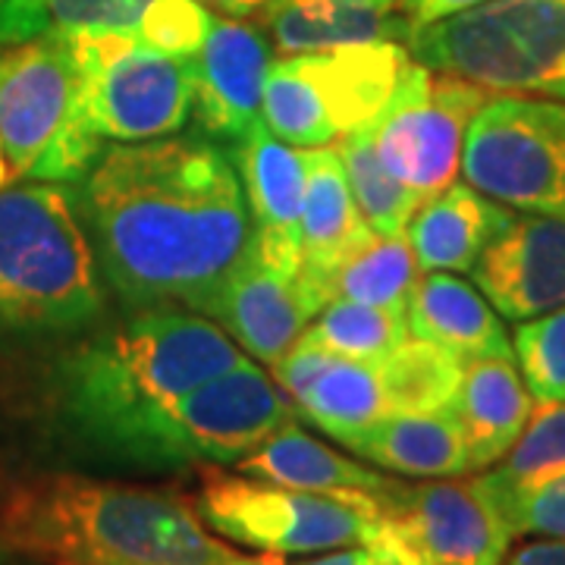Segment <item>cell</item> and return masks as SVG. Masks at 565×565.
<instances>
[{
    "instance_id": "1",
    "label": "cell",
    "mask_w": 565,
    "mask_h": 565,
    "mask_svg": "<svg viewBox=\"0 0 565 565\" xmlns=\"http://www.w3.org/2000/svg\"><path fill=\"white\" fill-rule=\"evenodd\" d=\"M79 195L104 282L129 308L207 315L252 252L239 170L202 136L104 148Z\"/></svg>"
},
{
    "instance_id": "2",
    "label": "cell",
    "mask_w": 565,
    "mask_h": 565,
    "mask_svg": "<svg viewBox=\"0 0 565 565\" xmlns=\"http://www.w3.org/2000/svg\"><path fill=\"white\" fill-rule=\"evenodd\" d=\"M226 330L192 311L151 308L63 352L44 377L41 437L73 462L117 471L182 468L170 412L180 396L243 364Z\"/></svg>"
},
{
    "instance_id": "3",
    "label": "cell",
    "mask_w": 565,
    "mask_h": 565,
    "mask_svg": "<svg viewBox=\"0 0 565 565\" xmlns=\"http://www.w3.org/2000/svg\"><path fill=\"white\" fill-rule=\"evenodd\" d=\"M0 546L41 565H217L230 553L180 497L73 471L0 493Z\"/></svg>"
},
{
    "instance_id": "4",
    "label": "cell",
    "mask_w": 565,
    "mask_h": 565,
    "mask_svg": "<svg viewBox=\"0 0 565 565\" xmlns=\"http://www.w3.org/2000/svg\"><path fill=\"white\" fill-rule=\"evenodd\" d=\"M102 308L79 185L29 180L0 189V345L73 333Z\"/></svg>"
},
{
    "instance_id": "5",
    "label": "cell",
    "mask_w": 565,
    "mask_h": 565,
    "mask_svg": "<svg viewBox=\"0 0 565 565\" xmlns=\"http://www.w3.org/2000/svg\"><path fill=\"white\" fill-rule=\"evenodd\" d=\"M405 47L487 92L565 102V0H490L415 29Z\"/></svg>"
},
{
    "instance_id": "6",
    "label": "cell",
    "mask_w": 565,
    "mask_h": 565,
    "mask_svg": "<svg viewBox=\"0 0 565 565\" xmlns=\"http://www.w3.org/2000/svg\"><path fill=\"white\" fill-rule=\"evenodd\" d=\"M408 61L403 41L282 57L267 70L264 126L292 148L345 139L381 117Z\"/></svg>"
},
{
    "instance_id": "7",
    "label": "cell",
    "mask_w": 565,
    "mask_h": 565,
    "mask_svg": "<svg viewBox=\"0 0 565 565\" xmlns=\"http://www.w3.org/2000/svg\"><path fill=\"white\" fill-rule=\"evenodd\" d=\"M195 515L221 537L274 556L323 553L377 541V497L367 503L204 468Z\"/></svg>"
},
{
    "instance_id": "8",
    "label": "cell",
    "mask_w": 565,
    "mask_h": 565,
    "mask_svg": "<svg viewBox=\"0 0 565 565\" xmlns=\"http://www.w3.org/2000/svg\"><path fill=\"white\" fill-rule=\"evenodd\" d=\"M468 185L522 214H565V102L487 95L465 129Z\"/></svg>"
},
{
    "instance_id": "9",
    "label": "cell",
    "mask_w": 565,
    "mask_h": 565,
    "mask_svg": "<svg viewBox=\"0 0 565 565\" xmlns=\"http://www.w3.org/2000/svg\"><path fill=\"white\" fill-rule=\"evenodd\" d=\"M79 63L76 110L104 141H151L192 117V63L141 44L136 35L66 39Z\"/></svg>"
},
{
    "instance_id": "10",
    "label": "cell",
    "mask_w": 565,
    "mask_h": 565,
    "mask_svg": "<svg viewBox=\"0 0 565 565\" xmlns=\"http://www.w3.org/2000/svg\"><path fill=\"white\" fill-rule=\"evenodd\" d=\"M377 519L374 546L399 565H503L515 537L481 478L393 481L377 493Z\"/></svg>"
},
{
    "instance_id": "11",
    "label": "cell",
    "mask_w": 565,
    "mask_h": 565,
    "mask_svg": "<svg viewBox=\"0 0 565 565\" xmlns=\"http://www.w3.org/2000/svg\"><path fill=\"white\" fill-rule=\"evenodd\" d=\"M484 102L487 88L412 57L381 117L364 129L386 170L427 202L459 177L465 129Z\"/></svg>"
},
{
    "instance_id": "12",
    "label": "cell",
    "mask_w": 565,
    "mask_h": 565,
    "mask_svg": "<svg viewBox=\"0 0 565 565\" xmlns=\"http://www.w3.org/2000/svg\"><path fill=\"white\" fill-rule=\"evenodd\" d=\"M289 422L292 403L248 359L189 390L170 412L182 468L236 465Z\"/></svg>"
},
{
    "instance_id": "13",
    "label": "cell",
    "mask_w": 565,
    "mask_h": 565,
    "mask_svg": "<svg viewBox=\"0 0 565 565\" xmlns=\"http://www.w3.org/2000/svg\"><path fill=\"white\" fill-rule=\"evenodd\" d=\"M79 98V63L66 39L0 51V158L10 180H29L61 139Z\"/></svg>"
},
{
    "instance_id": "14",
    "label": "cell",
    "mask_w": 565,
    "mask_h": 565,
    "mask_svg": "<svg viewBox=\"0 0 565 565\" xmlns=\"http://www.w3.org/2000/svg\"><path fill=\"white\" fill-rule=\"evenodd\" d=\"M192 63V117L207 139L239 145L262 126V98L270 44L262 29L214 20Z\"/></svg>"
},
{
    "instance_id": "15",
    "label": "cell",
    "mask_w": 565,
    "mask_h": 565,
    "mask_svg": "<svg viewBox=\"0 0 565 565\" xmlns=\"http://www.w3.org/2000/svg\"><path fill=\"white\" fill-rule=\"evenodd\" d=\"M471 280L509 321L565 305V214H522L487 245Z\"/></svg>"
},
{
    "instance_id": "16",
    "label": "cell",
    "mask_w": 565,
    "mask_h": 565,
    "mask_svg": "<svg viewBox=\"0 0 565 565\" xmlns=\"http://www.w3.org/2000/svg\"><path fill=\"white\" fill-rule=\"evenodd\" d=\"M230 151L243 173L252 258L280 277H296L302 270L305 151L277 139L264 122Z\"/></svg>"
},
{
    "instance_id": "17",
    "label": "cell",
    "mask_w": 565,
    "mask_h": 565,
    "mask_svg": "<svg viewBox=\"0 0 565 565\" xmlns=\"http://www.w3.org/2000/svg\"><path fill=\"white\" fill-rule=\"evenodd\" d=\"M270 367L292 408L340 444L390 415L377 364L337 355L305 333Z\"/></svg>"
},
{
    "instance_id": "18",
    "label": "cell",
    "mask_w": 565,
    "mask_h": 565,
    "mask_svg": "<svg viewBox=\"0 0 565 565\" xmlns=\"http://www.w3.org/2000/svg\"><path fill=\"white\" fill-rule=\"evenodd\" d=\"M374 236L352 199L340 151L330 145L305 148L302 270L296 274V286L311 315L327 305V277Z\"/></svg>"
},
{
    "instance_id": "19",
    "label": "cell",
    "mask_w": 565,
    "mask_h": 565,
    "mask_svg": "<svg viewBox=\"0 0 565 565\" xmlns=\"http://www.w3.org/2000/svg\"><path fill=\"white\" fill-rule=\"evenodd\" d=\"M207 315L217 318L223 330L264 364L277 362L315 318L296 286V277L274 274L258 258H252V252L223 282L221 296Z\"/></svg>"
},
{
    "instance_id": "20",
    "label": "cell",
    "mask_w": 565,
    "mask_h": 565,
    "mask_svg": "<svg viewBox=\"0 0 565 565\" xmlns=\"http://www.w3.org/2000/svg\"><path fill=\"white\" fill-rule=\"evenodd\" d=\"M512 211L468 182H452L427 199L405 226L418 270L471 274L484 248L512 223Z\"/></svg>"
},
{
    "instance_id": "21",
    "label": "cell",
    "mask_w": 565,
    "mask_h": 565,
    "mask_svg": "<svg viewBox=\"0 0 565 565\" xmlns=\"http://www.w3.org/2000/svg\"><path fill=\"white\" fill-rule=\"evenodd\" d=\"M267 35L280 57H299L377 41L408 44L412 22L396 3L377 0H277L267 10Z\"/></svg>"
},
{
    "instance_id": "22",
    "label": "cell",
    "mask_w": 565,
    "mask_h": 565,
    "mask_svg": "<svg viewBox=\"0 0 565 565\" xmlns=\"http://www.w3.org/2000/svg\"><path fill=\"white\" fill-rule=\"evenodd\" d=\"M534 399L512 355H481L468 359L462 384L452 399V415L462 427L471 471L490 468L522 437Z\"/></svg>"
},
{
    "instance_id": "23",
    "label": "cell",
    "mask_w": 565,
    "mask_h": 565,
    "mask_svg": "<svg viewBox=\"0 0 565 565\" xmlns=\"http://www.w3.org/2000/svg\"><path fill=\"white\" fill-rule=\"evenodd\" d=\"M408 337L434 343L462 362L481 355H512L503 321L475 282L456 274L430 270L408 292L405 302Z\"/></svg>"
},
{
    "instance_id": "24",
    "label": "cell",
    "mask_w": 565,
    "mask_h": 565,
    "mask_svg": "<svg viewBox=\"0 0 565 565\" xmlns=\"http://www.w3.org/2000/svg\"><path fill=\"white\" fill-rule=\"evenodd\" d=\"M355 456L408 478H459L471 471L462 427L449 408L390 412L343 440Z\"/></svg>"
},
{
    "instance_id": "25",
    "label": "cell",
    "mask_w": 565,
    "mask_h": 565,
    "mask_svg": "<svg viewBox=\"0 0 565 565\" xmlns=\"http://www.w3.org/2000/svg\"><path fill=\"white\" fill-rule=\"evenodd\" d=\"M236 468L239 475L258 481L327 493L355 503H367L393 484V478H384L381 471H371L355 459H345L337 449L308 437L292 422L280 427L274 437H267L258 449H252L245 459H239Z\"/></svg>"
},
{
    "instance_id": "26",
    "label": "cell",
    "mask_w": 565,
    "mask_h": 565,
    "mask_svg": "<svg viewBox=\"0 0 565 565\" xmlns=\"http://www.w3.org/2000/svg\"><path fill=\"white\" fill-rule=\"evenodd\" d=\"M151 0H0V47L39 39L136 35Z\"/></svg>"
},
{
    "instance_id": "27",
    "label": "cell",
    "mask_w": 565,
    "mask_h": 565,
    "mask_svg": "<svg viewBox=\"0 0 565 565\" xmlns=\"http://www.w3.org/2000/svg\"><path fill=\"white\" fill-rule=\"evenodd\" d=\"M418 282V262L415 252L399 236H374L345 258L323 282L327 302L345 299V302L377 305L405 311L408 292Z\"/></svg>"
},
{
    "instance_id": "28",
    "label": "cell",
    "mask_w": 565,
    "mask_h": 565,
    "mask_svg": "<svg viewBox=\"0 0 565 565\" xmlns=\"http://www.w3.org/2000/svg\"><path fill=\"white\" fill-rule=\"evenodd\" d=\"M565 471V403H537L531 412L522 437L490 471L481 475V484L493 503L519 497L522 490L544 484Z\"/></svg>"
},
{
    "instance_id": "29",
    "label": "cell",
    "mask_w": 565,
    "mask_h": 565,
    "mask_svg": "<svg viewBox=\"0 0 565 565\" xmlns=\"http://www.w3.org/2000/svg\"><path fill=\"white\" fill-rule=\"evenodd\" d=\"M377 367L390 412H437L456 399L465 362L440 345L412 337Z\"/></svg>"
},
{
    "instance_id": "30",
    "label": "cell",
    "mask_w": 565,
    "mask_h": 565,
    "mask_svg": "<svg viewBox=\"0 0 565 565\" xmlns=\"http://www.w3.org/2000/svg\"><path fill=\"white\" fill-rule=\"evenodd\" d=\"M305 337L345 359L381 364L408 340V323L405 311L333 299L311 318Z\"/></svg>"
},
{
    "instance_id": "31",
    "label": "cell",
    "mask_w": 565,
    "mask_h": 565,
    "mask_svg": "<svg viewBox=\"0 0 565 565\" xmlns=\"http://www.w3.org/2000/svg\"><path fill=\"white\" fill-rule=\"evenodd\" d=\"M337 151H340V161H343L345 177H349L352 199L359 204L367 226L377 236L405 233V226L415 217V211L422 207L424 199L418 192H412L408 185H403L381 163L367 129L345 136Z\"/></svg>"
},
{
    "instance_id": "32",
    "label": "cell",
    "mask_w": 565,
    "mask_h": 565,
    "mask_svg": "<svg viewBox=\"0 0 565 565\" xmlns=\"http://www.w3.org/2000/svg\"><path fill=\"white\" fill-rule=\"evenodd\" d=\"M512 352L534 403H565V305L519 321Z\"/></svg>"
},
{
    "instance_id": "33",
    "label": "cell",
    "mask_w": 565,
    "mask_h": 565,
    "mask_svg": "<svg viewBox=\"0 0 565 565\" xmlns=\"http://www.w3.org/2000/svg\"><path fill=\"white\" fill-rule=\"evenodd\" d=\"M214 17L199 0H151L136 39L173 57H192L207 39Z\"/></svg>"
},
{
    "instance_id": "34",
    "label": "cell",
    "mask_w": 565,
    "mask_h": 565,
    "mask_svg": "<svg viewBox=\"0 0 565 565\" xmlns=\"http://www.w3.org/2000/svg\"><path fill=\"white\" fill-rule=\"evenodd\" d=\"M500 512L512 527V534H537V537L565 541V471L505 500Z\"/></svg>"
},
{
    "instance_id": "35",
    "label": "cell",
    "mask_w": 565,
    "mask_h": 565,
    "mask_svg": "<svg viewBox=\"0 0 565 565\" xmlns=\"http://www.w3.org/2000/svg\"><path fill=\"white\" fill-rule=\"evenodd\" d=\"M481 3H490V0H399L405 20L412 22V32L422 25H430V22L446 20V17H456L471 7H481Z\"/></svg>"
},
{
    "instance_id": "36",
    "label": "cell",
    "mask_w": 565,
    "mask_h": 565,
    "mask_svg": "<svg viewBox=\"0 0 565 565\" xmlns=\"http://www.w3.org/2000/svg\"><path fill=\"white\" fill-rule=\"evenodd\" d=\"M277 565H289L282 563L277 556ZM292 565H399L386 550L374 544H362V546H343V550H333L327 553L321 559H308V563H292Z\"/></svg>"
},
{
    "instance_id": "37",
    "label": "cell",
    "mask_w": 565,
    "mask_h": 565,
    "mask_svg": "<svg viewBox=\"0 0 565 565\" xmlns=\"http://www.w3.org/2000/svg\"><path fill=\"white\" fill-rule=\"evenodd\" d=\"M505 565H565V541H537V544H527L522 550H515L509 556Z\"/></svg>"
},
{
    "instance_id": "38",
    "label": "cell",
    "mask_w": 565,
    "mask_h": 565,
    "mask_svg": "<svg viewBox=\"0 0 565 565\" xmlns=\"http://www.w3.org/2000/svg\"><path fill=\"white\" fill-rule=\"evenodd\" d=\"M204 7H214L226 17H236V20H245V17H258V13H267L277 0H199Z\"/></svg>"
},
{
    "instance_id": "39",
    "label": "cell",
    "mask_w": 565,
    "mask_h": 565,
    "mask_svg": "<svg viewBox=\"0 0 565 565\" xmlns=\"http://www.w3.org/2000/svg\"><path fill=\"white\" fill-rule=\"evenodd\" d=\"M217 565H277V556H274V553H264L258 559H252V556H239V553L230 550Z\"/></svg>"
},
{
    "instance_id": "40",
    "label": "cell",
    "mask_w": 565,
    "mask_h": 565,
    "mask_svg": "<svg viewBox=\"0 0 565 565\" xmlns=\"http://www.w3.org/2000/svg\"><path fill=\"white\" fill-rule=\"evenodd\" d=\"M377 3H399V0H377Z\"/></svg>"
}]
</instances>
